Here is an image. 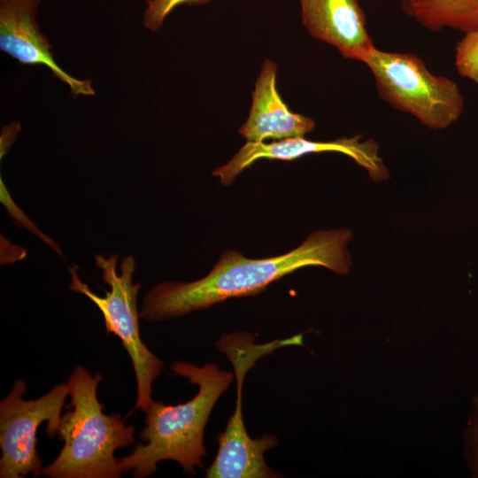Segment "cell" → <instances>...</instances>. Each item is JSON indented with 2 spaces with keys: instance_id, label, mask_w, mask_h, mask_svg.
Listing matches in <instances>:
<instances>
[{
  "instance_id": "cell-1",
  "label": "cell",
  "mask_w": 478,
  "mask_h": 478,
  "mask_svg": "<svg viewBox=\"0 0 478 478\" xmlns=\"http://www.w3.org/2000/svg\"><path fill=\"white\" fill-rule=\"evenodd\" d=\"M347 228L318 230L296 249L266 258H248L225 251L209 274L189 281H165L144 296L140 317L148 321L178 318L234 297L257 295L274 281L309 266H321L340 274L349 272L351 258Z\"/></svg>"
},
{
  "instance_id": "cell-11",
  "label": "cell",
  "mask_w": 478,
  "mask_h": 478,
  "mask_svg": "<svg viewBox=\"0 0 478 478\" xmlns=\"http://www.w3.org/2000/svg\"><path fill=\"white\" fill-rule=\"evenodd\" d=\"M277 71L274 61L264 60L251 93L248 119L238 130L246 142L303 137L315 129L312 119L292 112L281 99L276 87Z\"/></svg>"
},
{
  "instance_id": "cell-12",
  "label": "cell",
  "mask_w": 478,
  "mask_h": 478,
  "mask_svg": "<svg viewBox=\"0 0 478 478\" xmlns=\"http://www.w3.org/2000/svg\"><path fill=\"white\" fill-rule=\"evenodd\" d=\"M403 12L432 32L478 28V0H401Z\"/></svg>"
},
{
  "instance_id": "cell-7",
  "label": "cell",
  "mask_w": 478,
  "mask_h": 478,
  "mask_svg": "<svg viewBox=\"0 0 478 478\" xmlns=\"http://www.w3.org/2000/svg\"><path fill=\"white\" fill-rule=\"evenodd\" d=\"M26 391V382L17 379L0 403L1 478L40 475L42 462L36 450L37 431L47 421V436L52 438L57 434L61 411L69 396L67 382L55 385L34 400L23 399Z\"/></svg>"
},
{
  "instance_id": "cell-9",
  "label": "cell",
  "mask_w": 478,
  "mask_h": 478,
  "mask_svg": "<svg viewBox=\"0 0 478 478\" xmlns=\"http://www.w3.org/2000/svg\"><path fill=\"white\" fill-rule=\"evenodd\" d=\"M41 0H0V49L23 65L46 66L68 85L71 95L94 96L92 81L68 74L56 62L52 45L36 21Z\"/></svg>"
},
{
  "instance_id": "cell-15",
  "label": "cell",
  "mask_w": 478,
  "mask_h": 478,
  "mask_svg": "<svg viewBox=\"0 0 478 478\" xmlns=\"http://www.w3.org/2000/svg\"><path fill=\"white\" fill-rule=\"evenodd\" d=\"M0 200L1 203L4 205L6 212L15 222L16 226L19 227L26 228L30 233L38 236L43 243H45L49 247L53 249L58 254L62 256V251L60 247L48 235L43 234L35 225V223L27 216L21 209H19L15 202L10 196L9 191L5 184L3 181L2 177L0 178Z\"/></svg>"
},
{
  "instance_id": "cell-14",
  "label": "cell",
  "mask_w": 478,
  "mask_h": 478,
  "mask_svg": "<svg viewBox=\"0 0 478 478\" xmlns=\"http://www.w3.org/2000/svg\"><path fill=\"white\" fill-rule=\"evenodd\" d=\"M212 0H147L143 20L144 27L150 31L160 29L167 16L178 6L203 5Z\"/></svg>"
},
{
  "instance_id": "cell-13",
  "label": "cell",
  "mask_w": 478,
  "mask_h": 478,
  "mask_svg": "<svg viewBox=\"0 0 478 478\" xmlns=\"http://www.w3.org/2000/svg\"><path fill=\"white\" fill-rule=\"evenodd\" d=\"M454 64L460 76L478 83V28L464 34L457 43Z\"/></svg>"
},
{
  "instance_id": "cell-6",
  "label": "cell",
  "mask_w": 478,
  "mask_h": 478,
  "mask_svg": "<svg viewBox=\"0 0 478 478\" xmlns=\"http://www.w3.org/2000/svg\"><path fill=\"white\" fill-rule=\"evenodd\" d=\"M303 335L257 344L247 333L222 335L216 348L226 355L233 366L236 379V399L233 414L224 431L218 435V451L207 478H274L280 474L266 463L264 455L278 444L275 435L267 434L251 438L245 428L242 407V389L247 372L262 357L287 345H302Z\"/></svg>"
},
{
  "instance_id": "cell-8",
  "label": "cell",
  "mask_w": 478,
  "mask_h": 478,
  "mask_svg": "<svg viewBox=\"0 0 478 478\" xmlns=\"http://www.w3.org/2000/svg\"><path fill=\"white\" fill-rule=\"evenodd\" d=\"M326 151L343 153L364 167L375 181L389 177V170L379 156V145L373 140H362V135L343 137L329 142H313L303 137L273 143L245 144L225 165L212 172L224 186L231 185L244 169L261 158L291 161L302 156Z\"/></svg>"
},
{
  "instance_id": "cell-10",
  "label": "cell",
  "mask_w": 478,
  "mask_h": 478,
  "mask_svg": "<svg viewBox=\"0 0 478 478\" xmlns=\"http://www.w3.org/2000/svg\"><path fill=\"white\" fill-rule=\"evenodd\" d=\"M304 27L347 59L364 63L375 45L358 0H299Z\"/></svg>"
},
{
  "instance_id": "cell-3",
  "label": "cell",
  "mask_w": 478,
  "mask_h": 478,
  "mask_svg": "<svg viewBox=\"0 0 478 478\" xmlns=\"http://www.w3.org/2000/svg\"><path fill=\"white\" fill-rule=\"evenodd\" d=\"M103 380L77 366L67 385L72 410L61 416L57 435L64 442L58 457L42 466L40 475L50 478H119L124 473L118 449L135 443V427L126 425L120 414L107 415L98 401Z\"/></svg>"
},
{
  "instance_id": "cell-2",
  "label": "cell",
  "mask_w": 478,
  "mask_h": 478,
  "mask_svg": "<svg viewBox=\"0 0 478 478\" xmlns=\"http://www.w3.org/2000/svg\"><path fill=\"white\" fill-rule=\"evenodd\" d=\"M170 369L197 385L198 391L188 402L171 405L151 400L145 410V427L130 454L120 459L124 473L145 478L157 471L163 460L177 462L189 474L203 467L206 456L204 434L212 411L228 389L235 374L223 371L214 363L198 366L190 362L173 361Z\"/></svg>"
},
{
  "instance_id": "cell-4",
  "label": "cell",
  "mask_w": 478,
  "mask_h": 478,
  "mask_svg": "<svg viewBox=\"0 0 478 478\" xmlns=\"http://www.w3.org/2000/svg\"><path fill=\"white\" fill-rule=\"evenodd\" d=\"M119 254L104 257L95 256V264L101 270V277L110 288L105 296L96 295L83 282L74 266H69L71 282L69 290L83 294L89 298L101 312L106 332L115 335L127 351L136 379V401L134 408L145 412L151 402L152 385L161 374L164 361L157 357L143 342L140 335L137 309V296L141 283L134 282L135 260L131 255L120 260V273L117 271Z\"/></svg>"
},
{
  "instance_id": "cell-17",
  "label": "cell",
  "mask_w": 478,
  "mask_h": 478,
  "mask_svg": "<svg viewBox=\"0 0 478 478\" xmlns=\"http://www.w3.org/2000/svg\"><path fill=\"white\" fill-rule=\"evenodd\" d=\"M21 127L19 123H12L8 126H4L1 131V139H0V158L3 157L8 152L10 147L15 141L19 132L20 131Z\"/></svg>"
},
{
  "instance_id": "cell-5",
  "label": "cell",
  "mask_w": 478,
  "mask_h": 478,
  "mask_svg": "<svg viewBox=\"0 0 478 478\" xmlns=\"http://www.w3.org/2000/svg\"><path fill=\"white\" fill-rule=\"evenodd\" d=\"M364 64L380 98L428 128L444 129L460 118L465 102L458 84L431 73L418 56L375 47Z\"/></svg>"
},
{
  "instance_id": "cell-16",
  "label": "cell",
  "mask_w": 478,
  "mask_h": 478,
  "mask_svg": "<svg viewBox=\"0 0 478 478\" xmlns=\"http://www.w3.org/2000/svg\"><path fill=\"white\" fill-rule=\"evenodd\" d=\"M465 443L469 468L478 477V394L474 398L473 410L467 420Z\"/></svg>"
}]
</instances>
